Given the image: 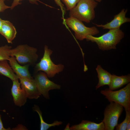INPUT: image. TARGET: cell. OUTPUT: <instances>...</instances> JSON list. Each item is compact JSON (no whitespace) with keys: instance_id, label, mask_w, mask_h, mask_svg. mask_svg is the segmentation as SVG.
<instances>
[{"instance_id":"obj_23","label":"cell","mask_w":130,"mask_h":130,"mask_svg":"<svg viewBox=\"0 0 130 130\" xmlns=\"http://www.w3.org/2000/svg\"><path fill=\"white\" fill-rule=\"evenodd\" d=\"M56 5L59 6L61 9L62 15L64 16L66 13V9L61 1V0H54Z\"/></svg>"},{"instance_id":"obj_14","label":"cell","mask_w":130,"mask_h":130,"mask_svg":"<svg viewBox=\"0 0 130 130\" xmlns=\"http://www.w3.org/2000/svg\"><path fill=\"white\" fill-rule=\"evenodd\" d=\"M71 130H105V127L102 121L97 123L89 120H83L80 124L70 127Z\"/></svg>"},{"instance_id":"obj_15","label":"cell","mask_w":130,"mask_h":130,"mask_svg":"<svg viewBox=\"0 0 130 130\" xmlns=\"http://www.w3.org/2000/svg\"><path fill=\"white\" fill-rule=\"evenodd\" d=\"M98 74V82L96 87V90L105 85H109L110 82L112 75L103 69L100 65H98L96 68Z\"/></svg>"},{"instance_id":"obj_25","label":"cell","mask_w":130,"mask_h":130,"mask_svg":"<svg viewBox=\"0 0 130 130\" xmlns=\"http://www.w3.org/2000/svg\"><path fill=\"white\" fill-rule=\"evenodd\" d=\"M9 129H6L3 126L1 119V116L0 114V130H9Z\"/></svg>"},{"instance_id":"obj_16","label":"cell","mask_w":130,"mask_h":130,"mask_svg":"<svg viewBox=\"0 0 130 130\" xmlns=\"http://www.w3.org/2000/svg\"><path fill=\"white\" fill-rule=\"evenodd\" d=\"M130 82V75L129 74L121 76L112 74L110 83L108 85V89L112 91L115 90L128 84Z\"/></svg>"},{"instance_id":"obj_10","label":"cell","mask_w":130,"mask_h":130,"mask_svg":"<svg viewBox=\"0 0 130 130\" xmlns=\"http://www.w3.org/2000/svg\"><path fill=\"white\" fill-rule=\"evenodd\" d=\"M127 11V9H123L118 14L114 15L113 20L110 22L107 23L106 24L98 25L93 24L96 26L102 27L104 29L110 30L120 28V26L123 24L130 22V19L126 17Z\"/></svg>"},{"instance_id":"obj_13","label":"cell","mask_w":130,"mask_h":130,"mask_svg":"<svg viewBox=\"0 0 130 130\" xmlns=\"http://www.w3.org/2000/svg\"><path fill=\"white\" fill-rule=\"evenodd\" d=\"M17 33L16 29L9 21L3 20L0 34L6 39L9 43L12 44Z\"/></svg>"},{"instance_id":"obj_5","label":"cell","mask_w":130,"mask_h":130,"mask_svg":"<svg viewBox=\"0 0 130 130\" xmlns=\"http://www.w3.org/2000/svg\"><path fill=\"white\" fill-rule=\"evenodd\" d=\"M62 19L64 24L74 32L75 38L79 40L86 39L89 35L93 36L99 33V30L96 27H87L82 21L75 18L69 17L66 18H63Z\"/></svg>"},{"instance_id":"obj_1","label":"cell","mask_w":130,"mask_h":130,"mask_svg":"<svg viewBox=\"0 0 130 130\" xmlns=\"http://www.w3.org/2000/svg\"><path fill=\"white\" fill-rule=\"evenodd\" d=\"M124 36V33L120 28L110 29L107 33L99 37L89 35L86 39L95 42L100 50H108L116 49V46Z\"/></svg>"},{"instance_id":"obj_28","label":"cell","mask_w":130,"mask_h":130,"mask_svg":"<svg viewBox=\"0 0 130 130\" xmlns=\"http://www.w3.org/2000/svg\"><path fill=\"white\" fill-rule=\"evenodd\" d=\"M64 130H70L69 124H67Z\"/></svg>"},{"instance_id":"obj_27","label":"cell","mask_w":130,"mask_h":130,"mask_svg":"<svg viewBox=\"0 0 130 130\" xmlns=\"http://www.w3.org/2000/svg\"><path fill=\"white\" fill-rule=\"evenodd\" d=\"M2 20L1 18H0V34L1 32L2 26Z\"/></svg>"},{"instance_id":"obj_9","label":"cell","mask_w":130,"mask_h":130,"mask_svg":"<svg viewBox=\"0 0 130 130\" xmlns=\"http://www.w3.org/2000/svg\"><path fill=\"white\" fill-rule=\"evenodd\" d=\"M21 88L25 92L27 98L30 99H37L41 94L39 91L34 78H20Z\"/></svg>"},{"instance_id":"obj_18","label":"cell","mask_w":130,"mask_h":130,"mask_svg":"<svg viewBox=\"0 0 130 130\" xmlns=\"http://www.w3.org/2000/svg\"><path fill=\"white\" fill-rule=\"evenodd\" d=\"M33 109L34 111L37 112L39 116L40 120V129L41 130H47L51 127L59 126L62 123L61 121H55L52 124H48L44 121L42 116V112L38 106L34 105Z\"/></svg>"},{"instance_id":"obj_22","label":"cell","mask_w":130,"mask_h":130,"mask_svg":"<svg viewBox=\"0 0 130 130\" xmlns=\"http://www.w3.org/2000/svg\"><path fill=\"white\" fill-rule=\"evenodd\" d=\"M22 0H13V1L11 6L10 9H13L16 6H17L20 5L21 3L20 1ZM30 2L31 4H35L36 5H38V1L40 2L41 3L45 4L40 1L39 0H28Z\"/></svg>"},{"instance_id":"obj_7","label":"cell","mask_w":130,"mask_h":130,"mask_svg":"<svg viewBox=\"0 0 130 130\" xmlns=\"http://www.w3.org/2000/svg\"><path fill=\"white\" fill-rule=\"evenodd\" d=\"M123 107L118 103L110 102L105 109L104 118L105 130H113L118 124V119L123 110Z\"/></svg>"},{"instance_id":"obj_19","label":"cell","mask_w":130,"mask_h":130,"mask_svg":"<svg viewBox=\"0 0 130 130\" xmlns=\"http://www.w3.org/2000/svg\"><path fill=\"white\" fill-rule=\"evenodd\" d=\"M11 49L12 47L7 45L0 46V61L9 60L10 57V52Z\"/></svg>"},{"instance_id":"obj_3","label":"cell","mask_w":130,"mask_h":130,"mask_svg":"<svg viewBox=\"0 0 130 130\" xmlns=\"http://www.w3.org/2000/svg\"><path fill=\"white\" fill-rule=\"evenodd\" d=\"M37 49L27 44H21L11 49L10 56L14 57L20 65H33L37 61L38 55Z\"/></svg>"},{"instance_id":"obj_29","label":"cell","mask_w":130,"mask_h":130,"mask_svg":"<svg viewBox=\"0 0 130 130\" xmlns=\"http://www.w3.org/2000/svg\"><path fill=\"white\" fill-rule=\"evenodd\" d=\"M95 0V1L98 2H100L102 1V0Z\"/></svg>"},{"instance_id":"obj_11","label":"cell","mask_w":130,"mask_h":130,"mask_svg":"<svg viewBox=\"0 0 130 130\" xmlns=\"http://www.w3.org/2000/svg\"><path fill=\"white\" fill-rule=\"evenodd\" d=\"M12 82L11 91L14 103L16 106L21 107L26 103L27 98L18 80Z\"/></svg>"},{"instance_id":"obj_26","label":"cell","mask_w":130,"mask_h":130,"mask_svg":"<svg viewBox=\"0 0 130 130\" xmlns=\"http://www.w3.org/2000/svg\"><path fill=\"white\" fill-rule=\"evenodd\" d=\"M130 130V120H129L128 123L126 130Z\"/></svg>"},{"instance_id":"obj_24","label":"cell","mask_w":130,"mask_h":130,"mask_svg":"<svg viewBox=\"0 0 130 130\" xmlns=\"http://www.w3.org/2000/svg\"><path fill=\"white\" fill-rule=\"evenodd\" d=\"M5 0H0V13L3 12L6 9L10 8L11 6L6 5L4 3Z\"/></svg>"},{"instance_id":"obj_12","label":"cell","mask_w":130,"mask_h":130,"mask_svg":"<svg viewBox=\"0 0 130 130\" xmlns=\"http://www.w3.org/2000/svg\"><path fill=\"white\" fill-rule=\"evenodd\" d=\"M8 61L13 72L19 78H33L31 76L29 70V65H20L18 63L15 58L13 56H11Z\"/></svg>"},{"instance_id":"obj_17","label":"cell","mask_w":130,"mask_h":130,"mask_svg":"<svg viewBox=\"0 0 130 130\" xmlns=\"http://www.w3.org/2000/svg\"><path fill=\"white\" fill-rule=\"evenodd\" d=\"M8 61H0V74L9 78L12 81L18 80V77L13 72Z\"/></svg>"},{"instance_id":"obj_8","label":"cell","mask_w":130,"mask_h":130,"mask_svg":"<svg viewBox=\"0 0 130 130\" xmlns=\"http://www.w3.org/2000/svg\"><path fill=\"white\" fill-rule=\"evenodd\" d=\"M35 73L34 79L37 88L41 94L46 99L50 98L49 91L60 89L61 86L50 80L44 72L39 71Z\"/></svg>"},{"instance_id":"obj_2","label":"cell","mask_w":130,"mask_h":130,"mask_svg":"<svg viewBox=\"0 0 130 130\" xmlns=\"http://www.w3.org/2000/svg\"><path fill=\"white\" fill-rule=\"evenodd\" d=\"M98 4V2L94 0H80L75 6L70 10L69 17L89 23L95 18L94 10Z\"/></svg>"},{"instance_id":"obj_4","label":"cell","mask_w":130,"mask_h":130,"mask_svg":"<svg viewBox=\"0 0 130 130\" xmlns=\"http://www.w3.org/2000/svg\"><path fill=\"white\" fill-rule=\"evenodd\" d=\"M44 52L40 61L36 64L35 67V73L39 71L45 73L49 78L54 77L57 74L62 71L64 65L61 64L56 65L52 62L51 56L52 51L48 48L47 45L44 47Z\"/></svg>"},{"instance_id":"obj_6","label":"cell","mask_w":130,"mask_h":130,"mask_svg":"<svg viewBox=\"0 0 130 130\" xmlns=\"http://www.w3.org/2000/svg\"><path fill=\"white\" fill-rule=\"evenodd\" d=\"M100 92L110 102L118 103L122 106L125 110H130V83L124 88L117 91H112L106 88L101 90Z\"/></svg>"},{"instance_id":"obj_21","label":"cell","mask_w":130,"mask_h":130,"mask_svg":"<svg viewBox=\"0 0 130 130\" xmlns=\"http://www.w3.org/2000/svg\"><path fill=\"white\" fill-rule=\"evenodd\" d=\"M65 4L66 9L70 11L75 7L80 0H61Z\"/></svg>"},{"instance_id":"obj_20","label":"cell","mask_w":130,"mask_h":130,"mask_svg":"<svg viewBox=\"0 0 130 130\" xmlns=\"http://www.w3.org/2000/svg\"><path fill=\"white\" fill-rule=\"evenodd\" d=\"M126 116L124 120L121 123L117 124L115 126L116 130H126L129 121L130 120V110H125Z\"/></svg>"}]
</instances>
